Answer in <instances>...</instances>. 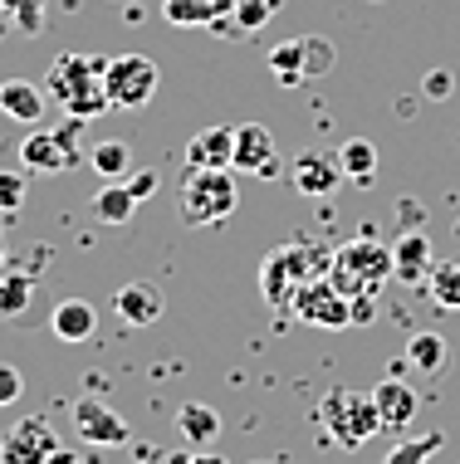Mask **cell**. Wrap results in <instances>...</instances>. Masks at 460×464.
Instances as JSON below:
<instances>
[{"instance_id": "6da1fadb", "label": "cell", "mask_w": 460, "mask_h": 464, "mask_svg": "<svg viewBox=\"0 0 460 464\" xmlns=\"http://www.w3.org/2000/svg\"><path fill=\"white\" fill-rule=\"evenodd\" d=\"M103 69H108L103 54H59L54 64H49L44 93L79 122L103 118V112L113 108L108 103V89H103Z\"/></svg>"}, {"instance_id": "7a4b0ae2", "label": "cell", "mask_w": 460, "mask_h": 464, "mask_svg": "<svg viewBox=\"0 0 460 464\" xmlns=\"http://www.w3.org/2000/svg\"><path fill=\"white\" fill-rule=\"evenodd\" d=\"M333 265V255L323 245H284L275 255H265V269H259V294L269 298L275 308H289L294 294H299L304 284L323 279Z\"/></svg>"}, {"instance_id": "3957f363", "label": "cell", "mask_w": 460, "mask_h": 464, "mask_svg": "<svg viewBox=\"0 0 460 464\" xmlns=\"http://www.w3.org/2000/svg\"><path fill=\"white\" fill-rule=\"evenodd\" d=\"M328 279L343 288L347 298H377V288L392 279V249L377 245V240H347L333 249V265H328Z\"/></svg>"}, {"instance_id": "277c9868", "label": "cell", "mask_w": 460, "mask_h": 464, "mask_svg": "<svg viewBox=\"0 0 460 464\" xmlns=\"http://www.w3.org/2000/svg\"><path fill=\"white\" fill-rule=\"evenodd\" d=\"M235 200H240V191H235V177L230 167H216V171H191L186 167L181 177V196H177V210L186 225H226L235 216Z\"/></svg>"}, {"instance_id": "5b68a950", "label": "cell", "mask_w": 460, "mask_h": 464, "mask_svg": "<svg viewBox=\"0 0 460 464\" xmlns=\"http://www.w3.org/2000/svg\"><path fill=\"white\" fill-rule=\"evenodd\" d=\"M318 425H323V435H328L338 450H357V445H367L372 435L382 430V411H377V401H372V392H328L323 396V406H318Z\"/></svg>"}, {"instance_id": "8992f818", "label": "cell", "mask_w": 460, "mask_h": 464, "mask_svg": "<svg viewBox=\"0 0 460 464\" xmlns=\"http://www.w3.org/2000/svg\"><path fill=\"white\" fill-rule=\"evenodd\" d=\"M79 118H69L64 128H34L30 137H20V167L30 177H64L69 167H79Z\"/></svg>"}, {"instance_id": "52a82bcc", "label": "cell", "mask_w": 460, "mask_h": 464, "mask_svg": "<svg viewBox=\"0 0 460 464\" xmlns=\"http://www.w3.org/2000/svg\"><path fill=\"white\" fill-rule=\"evenodd\" d=\"M157 83H161V73L147 54H113L103 69V89L113 108H147Z\"/></svg>"}, {"instance_id": "ba28073f", "label": "cell", "mask_w": 460, "mask_h": 464, "mask_svg": "<svg viewBox=\"0 0 460 464\" xmlns=\"http://www.w3.org/2000/svg\"><path fill=\"white\" fill-rule=\"evenodd\" d=\"M289 308L299 313L304 323H314V328H347V323H353V298H347L328 274L314 279V284H304Z\"/></svg>"}, {"instance_id": "9c48e42d", "label": "cell", "mask_w": 460, "mask_h": 464, "mask_svg": "<svg viewBox=\"0 0 460 464\" xmlns=\"http://www.w3.org/2000/svg\"><path fill=\"white\" fill-rule=\"evenodd\" d=\"M59 455V435L44 416H24L0 440V464H49Z\"/></svg>"}, {"instance_id": "30bf717a", "label": "cell", "mask_w": 460, "mask_h": 464, "mask_svg": "<svg viewBox=\"0 0 460 464\" xmlns=\"http://www.w3.org/2000/svg\"><path fill=\"white\" fill-rule=\"evenodd\" d=\"M73 430H79L83 445H98V450L128 445V440H132L128 420H122L118 411L108 406V401H79V406H73Z\"/></svg>"}, {"instance_id": "8fae6325", "label": "cell", "mask_w": 460, "mask_h": 464, "mask_svg": "<svg viewBox=\"0 0 460 464\" xmlns=\"http://www.w3.org/2000/svg\"><path fill=\"white\" fill-rule=\"evenodd\" d=\"M275 132L265 122H240L235 128V161L230 171H259V177H275Z\"/></svg>"}, {"instance_id": "7c38bea8", "label": "cell", "mask_w": 460, "mask_h": 464, "mask_svg": "<svg viewBox=\"0 0 460 464\" xmlns=\"http://www.w3.org/2000/svg\"><path fill=\"white\" fill-rule=\"evenodd\" d=\"M289 181H294V191H304V196H328L343 186V161H338V152H299Z\"/></svg>"}, {"instance_id": "4fadbf2b", "label": "cell", "mask_w": 460, "mask_h": 464, "mask_svg": "<svg viewBox=\"0 0 460 464\" xmlns=\"http://www.w3.org/2000/svg\"><path fill=\"white\" fill-rule=\"evenodd\" d=\"M113 308H118V318L128 323V328H152V323L161 318V308H167V298H161V288L157 284H122L118 294H113Z\"/></svg>"}, {"instance_id": "5bb4252c", "label": "cell", "mask_w": 460, "mask_h": 464, "mask_svg": "<svg viewBox=\"0 0 460 464\" xmlns=\"http://www.w3.org/2000/svg\"><path fill=\"white\" fill-rule=\"evenodd\" d=\"M431 269H436V259H431V240L421 230H406L402 240L392 245V279L421 288V279H431Z\"/></svg>"}, {"instance_id": "9a60e30c", "label": "cell", "mask_w": 460, "mask_h": 464, "mask_svg": "<svg viewBox=\"0 0 460 464\" xmlns=\"http://www.w3.org/2000/svg\"><path fill=\"white\" fill-rule=\"evenodd\" d=\"M235 161V128H201L186 142V167L191 171H216Z\"/></svg>"}, {"instance_id": "2e32d148", "label": "cell", "mask_w": 460, "mask_h": 464, "mask_svg": "<svg viewBox=\"0 0 460 464\" xmlns=\"http://www.w3.org/2000/svg\"><path fill=\"white\" fill-rule=\"evenodd\" d=\"M49 333L59 343H89L98 333V308L89 298H64V304H54V313H49Z\"/></svg>"}, {"instance_id": "e0dca14e", "label": "cell", "mask_w": 460, "mask_h": 464, "mask_svg": "<svg viewBox=\"0 0 460 464\" xmlns=\"http://www.w3.org/2000/svg\"><path fill=\"white\" fill-rule=\"evenodd\" d=\"M372 401H377V411H382V430H406V425L416 420V392L402 382V376L377 382Z\"/></svg>"}, {"instance_id": "ac0fdd59", "label": "cell", "mask_w": 460, "mask_h": 464, "mask_svg": "<svg viewBox=\"0 0 460 464\" xmlns=\"http://www.w3.org/2000/svg\"><path fill=\"white\" fill-rule=\"evenodd\" d=\"M44 108H49V98L40 83H30V79H5L0 83V112L5 118H15V122H40L44 118Z\"/></svg>"}, {"instance_id": "d6986e66", "label": "cell", "mask_w": 460, "mask_h": 464, "mask_svg": "<svg viewBox=\"0 0 460 464\" xmlns=\"http://www.w3.org/2000/svg\"><path fill=\"white\" fill-rule=\"evenodd\" d=\"M235 0H161V15L167 24H177V30H210L220 15H230Z\"/></svg>"}, {"instance_id": "ffe728a7", "label": "cell", "mask_w": 460, "mask_h": 464, "mask_svg": "<svg viewBox=\"0 0 460 464\" xmlns=\"http://www.w3.org/2000/svg\"><path fill=\"white\" fill-rule=\"evenodd\" d=\"M138 206H142V200L128 191V181H103L93 191V200H89V210H93L98 225H128L132 216H138Z\"/></svg>"}, {"instance_id": "44dd1931", "label": "cell", "mask_w": 460, "mask_h": 464, "mask_svg": "<svg viewBox=\"0 0 460 464\" xmlns=\"http://www.w3.org/2000/svg\"><path fill=\"white\" fill-rule=\"evenodd\" d=\"M177 430L191 450H210L216 435H220V416L206 406V401H186V406L177 411Z\"/></svg>"}, {"instance_id": "7402d4cb", "label": "cell", "mask_w": 460, "mask_h": 464, "mask_svg": "<svg viewBox=\"0 0 460 464\" xmlns=\"http://www.w3.org/2000/svg\"><path fill=\"white\" fill-rule=\"evenodd\" d=\"M30 294H34V269L0 274V318H20L30 308Z\"/></svg>"}, {"instance_id": "603a6c76", "label": "cell", "mask_w": 460, "mask_h": 464, "mask_svg": "<svg viewBox=\"0 0 460 464\" xmlns=\"http://www.w3.org/2000/svg\"><path fill=\"white\" fill-rule=\"evenodd\" d=\"M406 362H412L416 372H426V376L445 372V337L441 333H412V343H406Z\"/></svg>"}, {"instance_id": "cb8c5ba5", "label": "cell", "mask_w": 460, "mask_h": 464, "mask_svg": "<svg viewBox=\"0 0 460 464\" xmlns=\"http://www.w3.org/2000/svg\"><path fill=\"white\" fill-rule=\"evenodd\" d=\"M338 161H343V177L353 181H372V171H377V147L367 142V137H347V142L338 147Z\"/></svg>"}, {"instance_id": "d4e9b609", "label": "cell", "mask_w": 460, "mask_h": 464, "mask_svg": "<svg viewBox=\"0 0 460 464\" xmlns=\"http://www.w3.org/2000/svg\"><path fill=\"white\" fill-rule=\"evenodd\" d=\"M269 69H275V79L284 89H299L304 83V40H284L269 49Z\"/></svg>"}, {"instance_id": "484cf974", "label": "cell", "mask_w": 460, "mask_h": 464, "mask_svg": "<svg viewBox=\"0 0 460 464\" xmlns=\"http://www.w3.org/2000/svg\"><path fill=\"white\" fill-rule=\"evenodd\" d=\"M89 167L98 171V177H108V181H118V177H128V167H132V152H128V142H98L93 152H89Z\"/></svg>"}, {"instance_id": "4316f807", "label": "cell", "mask_w": 460, "mask_h": 464, "mask_svg": "<svg viewBox=\"0 0 460 464\" xmlns=\"http://www.w3.org/2000/svg\"><path fill=\"white\" fill-rule=\"evenodd\" d=\"M426 284H431V298H436L441 308L460 313V259H445V265H436Z\"/></svg>"}, {"instance_id": "83f0119b", "label": "cell", "mask_w": 460, "mask_h": 464, "mask_svg": "<svg viewBox=\"0 0 460 464\" xmlns=\"http://www.w3.org/2000/svg\"><path fill=\"white\" fill-rule=\"evenodd\" d=\"M441 445H445V435L441 430H426L421 440H402V445H396L392 455H387V464H431Z\"/></svg>"}, {"instance_id": "f1b7e54d", "label": "cell", "mask_w": 460, "mask_h": 464, "mask_svg": "<svg viewBox=\"0 0 460 464\" xmlns=\"http://www.w3.org/2000/svg\"><path fill=\"white\" fill-rule=\"evenodd\" d=\"M0 10L10 15V24H15L20 34H40L44 30V0H0Z\"/></svg>"}, {"instance_id": "f546056e", "label": "cell", "mask_w": 460, "mask_h": 464, "mask_svg": "<svg viewBox=\"0 0 460 464\" xmlns=\"http://www.w3.org/2000/svg\"><path fill=\"white\" fill-rule=\"evenodd\" d=\"M275 10H279V0H235L230 20H235V30H240V34H250V30H259V24H269Z\"/></svg>"}, {"instance_id": "4dcf8cb0", "label": "cell", "mask_w": 460, "mask_h": 464, "mask_svg": "<svg viewBox=\"0 0 460 464\" xmlns=\"http://www.w3.org/2000/svg\"><path fill=\"white\" fill-rule=\"evenodd\" d=\"M333 44L323 40V34H304V79H323V73L333 69Z\"/></svg>"}, {"instance_id": "1f68e13d", "label": "cell", "mask_w": 460, "mask_h": 464, "mask_svg": "<svg viewBox=\"0 0 460 464\" xmlns=\"http://www.w3.org/2000/svg\"><path fill=\"white\" fill-rule=\"evenodd\" d=\"M24 191H30V171H0V216H15L24 206Z\"/></svg>"}, {"instance_id": "d6a6232c", "label": "cell", "mask_w": 460, "mask_h": 464, "mask_svg": "<svg viewBox=\"0 0 460 464\" xmlns=\"http://www.w3.org/2000/svg\"><path fill=\"white\" fill-rule=\"evenodd\" d=\"M451 93H455V73L451 69H431L426 79H421V98H431V103H445Z\"/></svg>"}, {"instance_id": "836d02e7", "label": "cell", "mask_w": 460, "mask_h": 464, "mask_svg": "<svg viewBox=\"0 0 460 464\" xmlns=\"http://www.w3.org/2000/svg\"><path fill=\"white\" fill-rule=\"evenodd\" d=\"M20 396H24V376H20V367L0 362V406H15Z\"/></svg>"}, {"instance_id": "e575fe53", "label": "cell", "mask_w": 460, "mask_h": 464, "mask_svg": "<svg viewBox=\"0 0 460 464\" xmlns=\"http://www.w3.org/2000/svg\"><path fill=\"white\" fill-rule=\"evenodd\" d=\"M157 186H161V177H157L152 167H142V171H128V191L138 196V200H147V196L157 191Z\"/></svg>"}, {"instance_id": "d590c367", "label": "cell", "mask_w": 460, "mask_h": 464, "mask_svg": "<svg viewBox=\"0 0 460 464\" xmlns=\"http://www.w3.org/2000/svg\"><path fill=\"white\" fill-rule=\"evenodd\" d=\"M171 464H230V459L216 455V450H196V455H177Z\"/></svg>"}, {"instance_id": "8d00e7d4", "label": "cell", "mask_w": 460, "mask_h": 464, "mask_svg": "<svg viewBox=\"0 0 460 464\" xmlns=\"http://www.w3.org/2000/svg\"><path fill=\"white\" fill-rule=\"evenodd\" d=\"M49 464H89V459H79V455H69V450H59V455L49 459Z\"/></svg>"}, {"instance_id": "74e56055", "label": "cell", "mask_w": 460, "mask_h": 464, "mask_svg": "<svg viewBox=\"0 0 460 464\" xmlns=\"http://www.w3.org/2000/svg\"><path fill=\"white\" fill-rule=\"evenodd\" d=\"M10 265V240H5V230H0V269Z\"/></svg>"}, {"instance_id": "f35d334b", "label": "cell", "mask_w": 460, "mask_h": 464, "mask_svg": "<svg viewBox=\"0 0 460 464\" xmlns=\"http://www.w3.org/2000/svg\"><path fill=\"white\" fill-rule=\"evenodd\" d=\"M259 464H265V459H259Z\"/></svg>"}]
</instances>
